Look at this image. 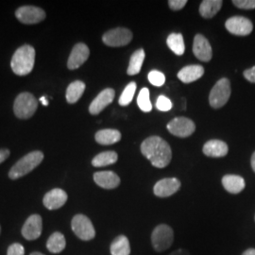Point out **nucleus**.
<instances>
[{"mask_svg":"<svg viewBox=\"0 0 255 255\" xmlns=\"http://www.w3.org/2000/svg\"><path fill=\"white\" fill-rule=\"evenodd\" d=\"M44 159V153L42 151H32L28 154L25 155L14 164L9 172V179L17 180L23 176L31 172L35 167L42 163Z\"/></svg>","mask_w":255,"mask_h":255,"instance_id":"obj_3","label":"nucleus"},{"mask_svg":"<svg viewBox=\"0 0 255 255\" xmlns=\"http://www.w3.org/2000/svg\"><path fill=\"white\" fill-rule=\"evenodd\" d=\"M204 74V68L201 65H188L183 67L178 73V78L184 83L196 82Z\"/></svg>","mask_w":255,"mask_h":255,"instance_id":"obj_20","label":"nucleus"},{"mask_svg":"<svg viewBox=\"0 0 255 255\" xmlns=\"http://www.w3.org/2000/svg\"><path fill=\"white\" fill-rule=\"evenodd\" d=\"M30 255H43V254H41V253H32Z\"/></svg>","mask_w":255,"mask_h":255,"instance_id":"obj_43","label":"nucleus"},{"mask_svg":"<svg viewBox=\"0 0 255 255\" xmlns=\"http://www.w3.org/2000/svg\"><path fill=\"white\" fill-rule=\"evenodd\" d=\"M251 163H252V167H253V169H254V171L255 172V152L253 154Z\"/></svg>","mask_w":255,"mask_h":255,"instance_id":"obj_42","label":"nucleus"},{"mask_svg":"<svg viewBox=\"0 0 255 255\" xmlns=\"http://www.w3.org/2000/svg\"><path fill=\"white\" fill-rule=\"evenodd\" d=\"M174 241V232L171 227L160 224L153 230L151 235V243L155 251L162 253L169 249Z\"/></svg>","mask_w":255,"mask_h":255,"instance_id":"obj_5","label":"nucleus"},{"mask_svg":"<svg viewBox=\"0 0 255 255\" xmlns=\"http://www.w3.org/2000/svg\"><path fill=\"white\" fill-rule=\"evenodd\" d=\"M156 107H157V109L160 110V111L167 112V111H170L172 108V102L168 98H166L164 96H160L157 99Z\"/></svg>","mask_w":255,"mask_h":255,"instance_id":"obj_33","label":"nucleus"},{"mask_svg":"<svg viewBox=\"0 0 255 255\" xmlns=\"http://www.w3.org/2000/svg\"><path fill=\"white\" fill-rule=\"evenodd\" d=\"M95 182L104 189H114L120 184V178L113 171H101L94 174Z\"/></svg>","mask_w":255,"mask_h":255,"instance_id":"obj_18","label":"nucleus"},{"mask_svg":"<svg viewBox=\"0 0 255 255\" xmlns=\"http://www.w3.org/2000/svg\"><path fill=\"white\" fill-rule=\"evenodd\" d=\"M35 62V49L29 45L19 47L12 56L10 66L14 74L26 76L33 69Z\"/></svg>","mask_w":255,"mask_h":255,"instance_id":"obj_2","label":"nucleus"},{"mask_svg":"<svg viewBox=\"0 0 255 255\" xmlns=\"http://www.w3.org/2000/svg\"><path fill=\"white\" fill-rule=\"evenodd\" d=\"M7 255H25V249L19 243L11 244L8 249Z\"/></svg>","mask_w":255,"mask_h":255,"instance_id":"obj_35","label":"nucleus"},{"mask_svg":"<svg viewBox=\"0 0 255 255\" xmlns=\"http://www.w3.org/2000/svg\"><path fill=\"white\" fill-rule=\"evenodd\" d=\"M169 255H190L189 252L186 251V250H183V249H180V250H177L173 253H171Z\"/></svg>","mask_w":255,"mask_h":255,"instance_id":"obj_39","label":"nucleus"},{"mask_svg":"<svg viewBox=\"0 0 255 255\" xmlns=\"http://www.w3.org/2000/svg\"><path fill=\"white\" fill-rule=\"evenodd\" d=\"M231 97V83L228 79H221L215 84L210 92L209 102L211 107L219 109L223 107Z\"/></svg>","mask_w":255,"mask_h":255,"instance_id":"obj_6","label":"nucleus"},{"mask_svg":"<svg viewBox=\"0 0 255 255\" xmlns=\"http://www.w3.org/2000/svg\"><path fill=\"white\" fill-rule=\"evenodd\" d=\"M0 232H1V228H0Z\"/></svg>","mask_w":255,"mask_h":255,"instance_id":"obj_44","label":"nucleus"},{"mask_svg":"<svg viewBox=\"0 0 255 255\" xmlns=\"http://www.w3.org/2000/svg\"><path fill=\"white\" fill-rule=\"evenodd\" d=\"M89 55H90V50L88 46L83 43L77 44L74 46L71 54L69 56V59L67 62V67L70 70L78 69L88 60Z\"/></svg>","mask_w":255,"mask_h":255,"instance_id":"obj_13","label":"nucleus"},{"mask_svg":"<svg viewBox=\"0 0 255 255\" xmlns=\"http://www.w3.org/2000/svg\"><path fill=\"white\" fill-rule=\"evenodd\" d=\"M67 198V194L63 189L55 188L46 193L43 203L48 210H57L64 206Z\"/></svg>","mask_w":255,"mask_h":255,"instance_id":"obj_17","label":"nucleus"},{"mask_svg":"<svg viewBox=\"0 0 255 255\" xmlns=\"http://www.w3.org/2000/svg\"><path fill=\"white\" fill-rule=\"evenodd\" d=\"M110 250L112 255H129L130 247L128 239L125 236H119L112 242Z\"/></svg>","mask_w":255,"mask_h":255,"instance_id":"obj_25","label":"nucleus"},{"mask_svg":"<svg viewBox=\"0 0 255 255\" xmlns=\"http://www.w3.org/2000/svg\"><path fill=\"white\" fill-rule=\"evenodd\" d=\"M203 153L208 157L219 158L228 154V145L221 140H209L203 146Z\"/></svg>","mask_w":255,"mask_h":255,"instance_id":"obj_19","label":"nucleus"},{"mask_svg":"<svg viewBox=\"0 0 255 255\" xmlns=\"http://www.w3.org/2000/svg\"><path fill=\"white\" fill-rule=\"evenodd\" d=\"M137 105L141 111L148 113L152 110V104L149 100V90L147 88H143L137 98Z\"/></svg>","mask_w":255,"mask_h":255,"instance_id":"obj_31","label":"nucleus"},{"mask_svg":"<svg viewBox=\"0 0 255 255\" xmlns=\"http://www.w3.org/2000/svg\"><path fill=\"white\" fill-rule=\"evenodd\" d=\"M145 51L144 49H138L133 54L131 55L129 64L128 67L127 73L129 76H134L140 73L143 63L145 61Z\"/></svg>","mask_w":255,"mask_h":255,"instance_id":"obj_24","label":"nucleus"},{"mask_svg":"<svg viewBox=\"0 0 255 255\" xmlns=\"http://www.w3.org/2000/svg\"><path fill=\"white\" fill-rule=\"evenodd\" d=\"M193 52L194 55L201 62H209L212 59V46L209 41L201 34H197L194 38L193 44Z\"/></svg>","mask_w":255,"mask_h":255,"instance_id":"obj_15","label":"nucleus"},{"mask_svg":"<svg viewBox=\"0 0 255 255\" xmlns=\"http://www.w3.org/2000/svg\"><path fill=\"white\" fill-rule=\"evenodd\" d=\"M243 75H244V77L246 78L249 82L255 83V66L250 68V69L245 70Z\"/></svg>","mask_w":255,"mask_h":255,"instance_id":"obj_37","label":"nucleus"},{"mask_svg":"<svg viewBox=\"0 0 255 255\" xmlns=\"http://www.w3.org/2000/svg\"><path fill=\"white\" fill-rule=\"evenodd\" d=\"M136 83L134 82H129L125 87L119 98V102L121 106H128L131 102L136 91Z\"/></svg>","mask_w":255,"mask_h":255,"instance_id":"obj_30","label":"nucleus"},{"mask_svg":"<svg viewBox=\"0 0 255 255\" xmlns=\"http://www.w3.org/2000/svg\"><path fill=\"white\" fill-rule=\"evenodd\" d=\"M15 16L23 24L32 25L46 18L45 10L34 6H23L15 11Z\"/></svg>","mask_w":255,"mask_h":255,"instance_id":"obj_10","label":"nucleus"},{"mask_svg":"<svg viewBox=\"0 0 255 255\" xmlns=\"http://www.w3.org/2000/svg\"><path fill=\"white\" fill-rule=\"evenodd\" d=\"M40 101L42 102V104H43L44 106H47V105H48V101L46 100V97H42V98L40 99Z\"/></svg>","mask_w":255,"mask_h":255,"instance_id":"obj_41","label":"nucleus"},{"mask_svg":"<svg viewBox=\"0 0 255 255\" xmlns=\"http://www.w3.org/2000/svg\"><path fill=\"white\" fill-rule=\"evenodd\" d=\"M37 108V100L30 93L20 94L13 104V112L15 116L21 119H30L35 114Z\"/></svg>","mask_w":255,"mask_h":255,"instance_id":"obj_4","label":"nucleus"},{"mask_svg":"<svg viewBox=\"0 0 255 255\" xmlns=\"http://www.w3.org/2000/svg\"><path fill=\"white\" fill-rule=\"evenodd\" d=\"M85 90V83L81 81H76L69 84L66 90V101L68 103H76L82 98Z\"/></svg>","mask_w":255,"mask_h":255,"instance_id":"obj_27","label":"nucleus"},{"mask_svg":"<svg viewBox=\"0 0 255 255\" xmlns=\"http://www.w3.org/2000/svg\"><path fill=\"white\" fill-rule=\"evenodd\" d=\"M119 159L118 153L115 151H104L101 152L100 154L97 155L93 160H92V164L96 167H102V166H107L110 164L117 163Z\"/></svg>","mask_w":255,"mask_h":255,"instance_id":"obj_28","label":"nucleus"},{"mask_svg":"<svg viewBox=\"0 0 255 255\" xmlns=\"http://www.w3.org/2000/svg\"><path fill=\"white\" fill-rule=\"evenodd\" d=\"M222 184L224 188L232 194H238L244 190L245 181L242 177L237 175H226L222 178Z\"/></svg>","mask_w":255,"mask_h":255,"instance_id":"obj_22","label":"nucleus"},{"mask_svg":"<svg viewBox=\"0 0 255 255\" xmlns=\"http://www.w3.org/2000/svg\"><path fill=\"white\" fill-rule=\"evenodd\" d=\"M141 151L151 164L158 168L167 166L172 158L170 146L159 136H150L144 140L141 145Z\"/></svg>","mask_w":255,"mask_h":255,"instance_id":"obj_1","label":"nucleus"},{"mask_svg":"<svg viewBox=\"0 0 255 255\" xmlns=\"http://www.w3.org/2000/svg\"><path fill=\"white\" fill-rule=\"evenodd\" d=\"M115 96H116V93H115V90L112 88H107V89H104L103 91L101 92L100 95H98V97L92 101V103L89 106L90 114L93 116L99 115L113 102L115 99Z\"/></svg>","mask_w":255,"mask_h":255,"instance_id":"obj_16","label":"nucleus"},{"mask_svg":"<svg viewBox=\"0 0 255 255\" xmlns=\"http://www.w3.org/2000/svg\"><path fill=\"white\" fill-rule=\"evenodd\" d=\"M66 246V241L63 234L56 232L52 234L46 243V248L51 254H60L64 251Z\"/></svg>","mask_w":255,"mask_h":255,"instance_id":"obj_26","label":"nucleus"},{"mask_svg":"<svg viewBox=\"0 0 255 255\" xmlns=\"http://www.w3.org/2000/svg\"><path fill=\"white\" fill-rule=\"evenodd\" d=\"M9 156V151L8 149H0V164L3 163Z\"/></svg>","mask_w":255,"mask_h":255,"instance_id":"obj_38","label":"nucleus"},{"mask_svg":"<svg viewBox=\"0 0 255 255\" xmlns=\"http://www.w3.org/2000/svg\"><path fill=\"white\" fill-rule=\"evenodd\" d=\"M43 230V220L39 215H31L27 218L23 228L22 235L27 240H35L39 238Z\"/></svg>","mask_w":255,"mask_h":255,"instance_id":"obj_12","label":"nucleus"},{"mask_svg":"<svg viewBox=\"0 0 255 255\" xmlns=\"http://www.w3.org/2000/svg\"><path fill=\"white\" fill-rule=\"evenodd\" d=\"M166 44L175 54L182 56L184 53L185 46H184L183 37L181 33H171L169 36L167 37Z\"/></svg>","mask_w":255,"mask_h":255,"instance_id":"obj_29","label":"nucleus"},{"mask_svg":"<svg viewBox=\"0 0 255 255\" xmlns=\"http://www.w3.org/2000/svg\"><path fill=\"white\" fill-rule=\"evenodd\" d=\"M71 228L75 235L83 241H89L96 237L92 221L84 215H77L71 221Z\"/></svg>","mask_w":255,"mask_h":255,"instance_id":"obj_7","label":"nucleus"},{"mask_svg":"<svg viewBox=\"0 0 255 255\" xmlns=\"http://www.w3.org/2000/svg\"><path fill=\"white\" fill-rule=\"evenodd\" d=\"M225 27L229 32L238 36L249 35L254 29L252 21L243 16H234L229 18L225 23Z\"/></svg>","mask_w":255,"mask_h":255,"instance_id":"obj_11","label":"nucleus"},{"mask_svg":"<svg viewBox=\"0 0 255 255\" xmlns=\"http://www.w3.org/2000/svg\"><path fill=\"white\" fill-rule=\"evenodd\" d=\"M96 141L103 145V146H109L116 144L120 141L121 133L118 129H112V128H105L99 130L96 133Z\"/></svg>","mask_w":255,"mask_h":255,"instance_id":"obj_21","label":"nucleus"},{"mask_svg":"<svg viewBox=\"0 0 255 255\" xmlns=\"http://www.w3.org/2000/svg\"><path fill=\"white\" fill-rule=\"evenodd\" d=\"M223 1L221 0H204L200 6V13L203 18L214 17L222 7Z\"/></svg>","mask_w":255,"mask_h":255,"instance_id":"obj_23","label":"nucleus"},{"mask_svg":"<svg viewBox=\"0 0 255 255\" xmlns=\"http://www.w3.org/2000/svg\"><path fill=\"white\" fill-rule=\"evenodd\" d=\"M147 78H148V82L157 87L163 86L165 82V77H164V74L160 71H157V70L150 71L148 73Z\"/></svg>","mask_w":255,"mask_h":255,"instance_id":"obj_32","label":"nucleus"},{"mask_svg":"<svg viewBox=\"0 0 255 255\" xmlns=\"http://www.w3.org/2000/svg\"><path fill=\"white\" fill-rule=\"evenodd\" d=\"M242 255H255V249H249Z\"/></svg>","mask_w":255,"mask_h":255,"instance_id":"obj_40","label":"nucleus"},{"mask_svg":"<svg viewBox=\"0 0 255 255\" xmlns=\"http://www.w3.org/2000/svg\"><path fill=\"white\" fill-rule=\"evenodd\" d=\"M233 4L239 9H255V0H234Z\"/></svg>","mask_w":255,"mask_h":255,"instance_id":"obj_34","label":"nucleus"},{"mask_svg":"<svg viewBox=\"0 0 255 255\" xmlns=\"http://www.w3.org/2000/svg\"><path fill=\"white\" fill-rule=\"evenodd\" d=\"M132 40V32L124 27H118L107 31L103 37V43L108 46L119 47V46H127Z\"/></svg>","mask_w":255,"mask_h":255,"instance_id":"obj_8","label":"nucleus"},{"mask_svg":"<svg viewBox=\"0 0 255 255\" xmlns=\"http://www.w3.org/2000/svg\"><path fill=\"white\" fill-rule=\"evenodd\" d=\"M168 131L175 136L185 138L190 136L196 129V125L187 118H176L167 124Z\"/></svg>","mask_w":255,"mask_h":255,"instance_id":"obj_9","label":"nucleus"},{"mask_svg":"<svg viewBox=\"0 0 255 255\" xmlns=\"http://www.w3.org/2000/svg\"><path fill=\"white\" fill-rule=\"evenodd\" d=\"M187 4V0H169V8L173 10H180Z\"/></svg>","mask_w":255,"mask_h":255,"instance_id":"obj_36","label":"nucleus"},{"mask_svg":"<svg viewBox=\"0 0 255 255\" xmlns=\"http://www.w3.org/2000/svg\"><path fill=\"white\" fill-rule=\"evenodd\" d=\"M181 182L176 178H166L157 182L154 185L153 191L157 197L167 198L179 191Z\"/></svg>","mask_w":255,"mask_h":255,"instance_id":"obj_14","label":"nucleus"}]
</instances>
